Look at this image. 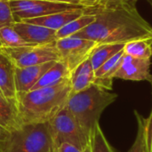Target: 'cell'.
Returning a JSON list of instances; mask_svg holds the SVG:
<instances>
[{
  "label": "cell",
  "instance_id": "6da1fadb",
  "mask_svg": "<svg viewBox=\"0 0 152 152\" xmlns=\"http://www.w3.org/2000/svg\"><path fill=\"white\" fill-rule=\"evenodd\" d=\"M137 1L85 8V12L94 14L95 20L72 37L92 40L98 45L126 44L136 39L152 38V26L138 12Z\"/></svg>",
  "mask_w": 152,
  "mask_h": 152
},
{
  "label": "cell",
  "instance_id": "7a4b0ae2",
  "mask_svg": "<svg viewBox=\"0 0 152 152\" xmlns=\"http://www.w3.org/2000/svg\"><path fill=\"white\" fill-rule=\"evenodd\" d=\"M70 94L69 78L54 86L17 94L21 125L48 123L66 106Z\"/></svg>",
  "mask_w": 152,
  "mask_h": 152
},
{
  "label": "cell",
  "instance_id": "3957f363",
  "mask_svg": "<svg viewBox=\"0 0 152 152\" xmlns=\"http://www.w3.org/2000/svg\"><path fill=\"white\" fill-rule=\"evenodd\" d=\"M118 97V95L110 90L93 85L82 92L70 94L65 107L90 138L105 109Z\"/></svg>",
  "mask_w": 152,
  "mask_h": 152
},
{
  "label": "cell",
  "instance_id": "277c9868",
  "mask_svg": "<svg viewBox=\"0 0 152 152\" xmlns=\"http://www.w3.org/2000/svg\"><path fill=\"white\" fill-rule=\"evenodd\" d=\"M0 152H58L48 123L27 124L11 131Z\"/></svg>",
  "mask_w": 152,
  "mask_h": 152
},
{
  "label": "cell",
  "instance_id": "5b68a950",
  "mask_svg": "<svg viewBox=\"0 0 152 152\" xmlns=\"http://www.w3.org/2000/svg\"><path fill=\"white\" fill-rule=\"evenodd\" d=\"M48 125L57 148L62 143H69L81 150H85L88 145L89 136L66 107L49 121Z\"/></svg>",
  "mask_w": 152,
  "mask_h": 152
},
{
  "label": "cell",
  "instance_id": "8992f818",
  "mask_svg": "<svg viewBox=\"0 0 152 152\" xmlns=\"http://www.w3.org/2000/svg\"><path fill=\"white\" fill-rule=\"evenodd\" d=\"M12 61L15 67L24 68L59 61L56 45H28L15 48H0Z\"/></svg>",
  "mask_w": 152,
  "mask_h": 152
},
{
  "label": "cell",
  "instance_id": "52a82bcc",
  "mask_svg": "<svg viewBox=\"0 0 152 152\" xmlns=\"http://www.w3.org/2000/svg\"><path fill=\"white\" fill-rule=\"evenodd\" d=\"M55 45L59 53V61L65 64L70 73L78 65L89 59L98 45L94 41L75 37L58 39Z\"/></svg>",
  "mask_w": 152,
  "mask_h": 152
},
{
  "label": "cell",
  "instance_id": "ba28073f",
  "mask_svg": "<svg viewBox=\"0 0 152 152\" xmlns=\"http://www.w3.org/2000/svg\"><path fill=\"white\" fill-rule=\"evenodd\" d=\"M15 21H21L83 7L82 5L54 3L46 0H10Z\"/></svg>",
  "mask_w": 152,
  "mask_h": 152
},
{
  "label": "cell",
  "instance_id": "9c48e42d",
  "mask_svg": "<svg viewBox=\"0 0 152 152\" xmlns=\"http://www.w3.org/2000/svg\"><path fill=\"white\" fill-rule=\"evenodd\" d=\"M151 65V60L134 58L125 54L121 65L114 74L113 78L129 81H147L152 86Z\"/></svg>",
  "mask_w": 152,
  "mask_h": 152
},
{
  "label": "cell",
  "instance_id": "30bf717a",
  "mask_svg": "<svg viewBox=\"0 0 152 152\" xmlns=\"http://www.w3.org/2000/svg\"><path fill=\"white\" fill-rule=\"evenodd\" d=\"M14 30L23 40L31 45H45L54 44L57 41L56 30L25 21H15L12 24Z\"/></svg>",
  "mask_w": 152,
  "mask_h": 152
},
{
  "label": "cell",
  "instance_id": "8fae6325",
  "mask_svg": "<svg viewBox=\"0 0 152 152\" xmlns=\"http://www.w3.org/2000/svg\"><path fill=\"white\" fill-rule=\"evenodd\" d=\"M54 62L55 61H50L24 68L15 67L14 80L16 93L21 94L32 90V88L38 82L41 77L53 65Z\"/></svg>",
  "mask_w": 152,
  "mask_h": 152
},
{
  "label": "cell",
  "instance_id": "7c38bea8",
  "mask_svg": "<svg viewBox=\"0 0 152 152\" xmlns=\"http://www.w3.org/2000/svg\"><path fill=\"white\" fill-rule=\"evenodd\" d=\"M84 11H85V8L80 7V8H76V9H71V10H67V11H62L60 12L48 14V15L38 17V18L24 20L21 21L40 25V26L57 31L58 29L67 25L69 22L81 16L84 13Z\"/></svg>",
  "mask_w": 152,
  "mask_h": 152
},
{
  "label": "cell",
  "instance_id": "4fadbf2b",
  "mask_svg": "<svg viewBox=\"0 0 152 152\" xmlns=\"http://www.w3.org/2000/svg\"><path fill=\"white\" fill-rule=\"evenodd\" d=\"M69 82L71 86V94L82 92L93 85H95V70L93 68L90 59H87L71 71Z\"/></svg>",
  "mask_w": 152,
  "mask_h": 152
},
{
  "label": "cell",
  "instance_id": "5bb4252c",
  "mask_svg": "<svg viewBox=\"0 0 152 152\" xmlns=\"http://www.w3.org/2000/svg\"><path fill=\"white\" fill-rule=\"evenodd\" d=\"M14 73V64L11 59L0 49V94L12 99H16L17 94Z\"/></svg>",
  "mask_w": 152,
  "mask_h": 152
},
{
  "label": "cell",
  "instance_id": "9a60e30c",
  "mask_svg": "<svg viewBox=\"0 0 152 152\" xmlns=\"http://www.w3.org/2000/svg\"><path fill=\"white\" fill-rule=\"evenodd\" d=\"M0 126L9 132L20 128V121L16 99L5 97L0 94Z\"/></svg>",
  "mask_w": 152,
  "mask_h": 152
},
{
  "label": "cell",
  "instance_id": "2e32d148",
  "mask_svg": "<svg viewBox=\"0 0 152 152\" xmlns=\"http://www.w3.org/2000/svg\"><path fill=\"white\" fill-rule=\"evenodd\" d=\"M69 76H70V71L65 66V64L62 63L61 61H57L41 77V78L35 85L32 90L57 85L61 81L69 78Z\"/></svg>",
  "mask_w": 152,
  "mask_h": 152
},
{
  "label": "cell",
  "instance_id": "e0dca14e",
  "mask_svg": "<svg viewBox=\"0 0 152 152\" xmlns=\"http://www.w3.org/2000/svg\"><path fill=\"white\" fill-rule=\"evenodd\" d=\"M125 44H102L98 45L90 56V61L94 70L99 69L108 60L124 49Z\"/></svg>",
  "mask_w": 152,
  "mask_h": 152
},
{
  "label": "cell",
  "instance_id": "ac0fdd59",
  "mask_svg": "<svg viewBox=\"0 0 152 152\" xmlns=\"http://www.w3.org/2000/svg\"><path fill=\"white\" fill-rule=\"evenodd\" d=\"M124 53L126 55L151 60L152 57V38L136 39L125 44Z\"/></svg>",
  "mask_w": 152,
  "mask_h": 152
},
{
  "label": "cell",
  "instance_id": "d6986e66",
  "mask_svg": "<svg viewBox=\"0 0 152 152\" xmlns=\"http://www.w3.org/2000/svg\"><path fill=\"white\" fill-rule=\"evenodd\" d=\"M94 20H95L94 14L87 13V12H85L84 11V13L81 16L69 22L67 25H65L64 27H62L61 28L56 31L57 40L61 38H64V37H72L76 33L82 30L84 28H86L92 22H94Z\"/></svg>",
  "mask_w": 152,
  "mask_h": 152
},
{
  "label": "cell",
  "instance_id": "ffe728a7",
  "mask_svg": "<svg viewBox=\"0 0 152 152\" xmlns=\"http://www.w3.org/2000/svg\"><path fill=\"white\" fill-rule=\"evenodd\" d=\"M84 152H115L107 141L99 124L91 134L88 145Z\"/></svg>",
  "mask_w": 152,
  "mask_h": 152
},
{
  "label": "cell",
  "instance_id": "44dd1931",
  "mask_svg": "<svg viewBox=\"0 0 152 152\" xmlns=\"http://www.w3.org/2000/svg\"><path fill=\"white\" fill-rule=\"evenodd\" d=\"M31 45L21 38L12 26L0 28V48H15Z\"/></svg>",
  "mask_w": 152,
  "mask_h": 152
},
{
  "label": "cell",
  "instance_id": "7402d4cb",
  "mask_svg": "<svg viewBox=\"0 0 152 152\" xmlns=\"http://www.w3.org/2000/svg\"><path fill=\"white\" fill-rule=\"evenodd\" d=\"M136 116L137 124H138V130L135 140L127 152H149L147 141H146V130H145V118L142 117L138 111H134Z\"/></svg>",
  "mask_w": 152,
  "mask_h": 152
},
{
  "label": "cell",
  "instance_id": "603a6c76",
  "mask_svg": "<svg viewBox=\"0 0 152 152\" xmlns=\"http://www.w3.org/2000/svg\"><path fill=\"white\" fill-rule=\"evenodd\" d=\"M15 22L10 0H0V28L12 26Z\"/></svg>",
  "mask_w": 152,
  "mask_h": 152
},
{
  "label": "cell",
  "instance_id": "cb8c5ba5",
  "mask_svg": "<svg viewBox=\"0 0 152 152\" xmlns=\"http://www.w3.org/2000/svg\"><path fill=\"white\" fill-rule=\"evenodd\" d=\"M145 130L148 151L152 152V110L148 118H145Z\"/></svg>",
  "mask_w": 152,
  "mask_h": 152
},
{
  "label": "cell",
  "instance_id": "d4e9b609",
  "mask_svg": "<svg viewBox=\"0 0 152 152\" xmlns=\"http://www.w3.org/2000/svg\"><path fill=\"white\" fill-rule=\"evenodd\" d=\"M84 151L69 143H62L58 147V152H84Z\"/></svg>",
  "mask_w": 152,
  "mask_h": 152
},
{
  "label": "cell",
  "instance_id": "484cf974",
  "mask_svg": "<svg viewBox=\"0 0 152 152\" xmlns=\"http://www.w3.org/2000/svg\"><path fill=\"white\" fill-rule=\"evenodd\" d=\"M125 1H126V0H102L95 6H97V7H107V6H111V5H114V4H120V3L125 2Z\"/></svg>",
  "mask_w": 152,
  "mask_h": 152
},
{
  "label": "cell",
  "instance_id": "4316f807",
  "mask_svg": "<svg viewBox=\"0 0 152 152\" xmlns=\"http://www.w3.org/2000/svg\"><path fill=\"white\" fill-rule=\"evenodd\" d=\"M54 3H61V4H75V5H81V0H46Z\"/></svg>",
  "mask_w": 152,
  "mask_h": 152
},
{
  "label": "cell",
  "instance_id": "83f0119b",
  "mask_svg": "<svg viewBox=\"0 0 152 152\" xmlns=\"http://www.w3.org/2000/svg\"><path fill=\"white\" fill-rule=\"evenodd\" d=\"M96 0H81L80 4L84 8H88V7H93L95 5Z\"/></svg>",
  "mask_w": 152,
  "mask_h": 152
},
{
  "label": "cell",
  "instance_id": "f1b7e54d",
  "mask_svg": "<svg viewBox=\"0 0 152 152\" xmlns=\"http://www.w3.org/2000/svg\"><path fill=\"white\" fill-rule=\"evenodd\" d=\"M9 133L10 132L8 130H6L5 128H4L3 126H0V144L5 140V138L8 136Z\"/></svg>",
  "mask_w": 152,
  "mask_h": 152
},
{
  "label": "cell",
  "instance_id": "f546056e",
  "mask_svg": "<svg viewBox=\"0 0 152 152\" xmlns=\"http://www.w3.org/2000/svg\"><path fill=\"white\" fill-rule=\"evenodd\" d=\"M149 4H150V5L151 6V8H152V0H146Z\"/></svg>",
  "mask_w": 152,
  "mask_h": 152
},
{
  "label": "cell",
  "instance_id": "4dcf8cb0",
  "mask_svg": "<svg viewBox=\"0 0 152 152\" xmlns=\"http://www.w3.org/2000/svg\"><path fill=\"white\" fill-rule=\"evenodd\" d=\"M101 1H102V0H96V3H95V5H97V4H99V3H100ZM95 5H94V6H95Z\"/></svg>",
  "mask_w": 152,
  "mask_h": 152
}]
</instances>
